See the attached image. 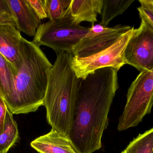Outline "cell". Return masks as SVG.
Listing matches in <instances>:
<instances>
[{
    "label": "cell",
    "instance_id": "obj_1",
    "mask_svg": "<svg viewBox=\"0 0 153 153\" xmlns=\"http://www.w3.org/2000/svg\"><path fill=\"white\" fill-rule=\"evenodd\" d=\"M117 70H96L81 79L69 138L77 153H92L102 147L108 115L118 89Z\"/></svg>",
    "mask_w": 153,
    "mask_h": 153
},
{
    "label": "cell",
    "instance_id": "obj_2",
    "mask_svg": "<svg viewBox=\"0 0 153 153\" xmlns=\"http://www.w3.org/2000/svg\"><path fill=\"white\" fill-rule=\"evenodd\" d=\"M22 58L13 92L5 102L13 114L35 112L44 106L48 76L53 65L39 46L22 39Z\"/></svg>",
    "mask_w": 153,
    "mask_h": 153
},
{
    "label": "cell",
    "instance_id": "obj_3",
    "mask_svg": "<svg viewBox=\"0 0 153 153\" xmlns=\"http://www.w3.org/2000/svg\"><path fill=\"white\" fill-rule=\"evenodd\" d=\"M72 54L58 53L48 76L44 106L52 129L69 137L81 79L72 66Z\"/></svg>",
    "mask_w": 153,
    "mask_h": 153
},
{
    "label": "cell",
    "instance_id": "obj_4",
    "mask_svg": "<svg viewBox=\"0 0 153 153\" xmlns=\"http://www.w3.org/2000/svg\"><path fill=\"white\" fill-rule=\"evenodd\" d=\"M89 29L90 28L82 27L74 21L68 7L62 18L40 24L32 42L39 47L51 48L57 54H72Z\"/></svg>",
    "mask_w": 153,
    "mask_h": 153
},
{
    "label": "cell",
    "instance_id": "obj_5",
    "mask_svg": "<svg viewBox=\"0 0 153 153\" xmlns=\"http://www.w3.org/2000/svg\"><path fill=\"white\" fill-rule=\"evenodd\" d=\"M153 106V69L140 72L128 90L127 102L118 125L124 131L138 125Z\"/></svg>",
    "mask_w": 153,
    "mask_h": 153
},
{
    "label": "cell",
    "instance_id": "obj_6",
    "mask_svg": "<svg viewBox=\"0 0 153 153\" xmlns=\"http://www.w3.org/2000/svg\"><path fill=\"white\" fill-rule=\"evenodd\" d=\"M135 30L132 27L112 46L93 55L78 58L72 55V66L77 77L84 79L89 74L105 67H112L118 71L126 64L125 49Z\"/></svg>",
    "mask_w": 153,
    "mask_h": 153
},
{
    "label": "cell",
    "instance_id": "obj_7",
    "mask_svg": "<svg viewBox=\"0 0 153 153\" xmlns=\"http://www.w3.org/2000/svg\"><path fill=\"white\" fill-rule=\"evenodd\" d=\"M141 19L140 27L128 42L124 57L126 64L142 72L153 69V28L143 18Z\"/></svg>",
    "mask_w": 153,
    "mask_h": 153
},
{
    "label": "cell",
    "instance_id": "obj_8",
    "mask_svg": "<svg viewBox=\"0 0 153 153\" xmlns=\"http://www.w3.org/2000/svg\"><path fill=\"white\" fill-rule=\"evenodd\" d=\"M132 28L120 24L112 28L104 27L100 23L92 25L89 32L75 46L72 54L78 58L93 55L112 46Z\"/></svg>",
    "mask_w": 153,
    "mask_h": 153
},
{
    "label": "cell",
    "instance_id": "obj_9",
    "mask_svg": "<svg viewBox=\"0 0 153 153\" xmlns=\"http://www.w3.org/2000/svg\"><path fill=\"white\" fill-rule=\"evenodd\" d=\"M22 38L15 25L0 24V53L16 72L21 60Z\"/></svg>",
    "mask_w": 153,
    "mask_h": 153
},
{
    "label": "cell",
    "instance_id": "obj_10",
    "mask_svg": "<svg viewBox=\"0 0 153 153\" xmlns=\"http://www.w3.org/2000/svg\"><path fill=\"white\" fill-rule=\"evenodd\" d=\"M14 18L16 27L19 31L30 37H34L41 24L39 18L27 0H6Z\"/></svg>",
    "mask_w": 153,
    "mask_h": 153
},
{
    "label": "cell",
    "instance_id": "obj_11",
    "mask_svg": "<svg viewBox=\"0 0 153 153\" xmlns=\"http://www.w3.org/2000/svg\"><path fill=\"white\" fill-rule=\"evenodd\" d=\"M30 146L39 153H77L68 137L53 129L36 138Z\"/></svg>",
    "mask_w": 153,
    "mask_h": 153
},
{
    "label": "cell",
    "instance_id": "obj_12",
    "mask_svg": "<svg viewBox=\"0 0 153 153\" xmlns=\"http://www.w3.org/2000/svg\"><path fill=\"white\" fill-rule=\"evenodd\" d=\"M104 0H72L69 7L74 21L77 24L83 21L93 25L98 14H101Z\"/></svg>",
    "mask_w": 153,
    "mask_h": 153
},
{
    "label": "cell",
    "instance_id": "obj_13",
    "mask_svg": "<svg viewBox=\"0 0 153 153\" xmlns=\"http://www.w3.org/2000/svg\"><path fill=\"white\" fill-rule=\"evenodd\" d=\"M13 115L8 110L5 117L4 129L0 135V153H7L19 140L18 125Z\"/></svg>",
    "mask_w": 153,
    "mask_h": 153
},
{
    "label": "cell",
    "instance_id": "obj_14",
    "mask_svg": "<svg viewBox=\"0 0 153 153\" xmlns=\"http://www.w3.org/2000/svg\"><path fill=\"white\" fill-rule=\"evenodd\" d=\"M16 72L0 53V92L5 102L12 94Z\"/></svg>",
    "mask_w": 153,
    "mask_h": 153
},
{
    "label": "cell",
    "instance_id": "obj_15",
    "mask_svg": "<svg viewBox=\"0 0 153 153\" xmlns=\"http://www.w3.org/2000/svg\"><path fill=\"white\" fill-rule=\"evenodd\" d=\"M134 0H104L100 24L107 27L115 17L122 14L134 2Z\"/></svg>",
    "mask_w": 153,
    "mask_h": 153
},
{
    "label": "cell",
    "instance_id": "obj_16",
    "mask_svg": "<svg viewBox=\"0 0 153 153\" xmlns=\"http://www.w3.org/2000/svg\"><path fill=\"white\" fill-rule=\"evenodd\" d=\"M153 150V128L130 142L125 151L127 153H152Z\"/></svg>",
    "mask_w": 153,
    "mask_h": 153
},
{
    "label": "cell",
    "instance_id": "obj_17",
    "mask_svg": "<svg viewBox=\"0 0 153 153\" xmlns=\"http://www.w3.org/2000/svg\"><path fill=\"white\" fill-rule=\"evenodd\" d=\"M72 0H45L49 21L56 20L62 17L70 6Z\"/></svg>",
    "mask_w": 153,
    "mask_h": 153
},
{
    "label": "cell",
    "instance_id": "obj_18",
    "mask_svg": "<svg viewBox=\"0 0 153 153\" xmlns=\"http://www.w3.org/2000/svg\"><path fill=\"white\" fill-rule=\"evenodd\" d=\"M141 6L137 8L140 18H143L153 28V0H139Z\"/></svg>",
    "mask_w": 153,
    "mask_h": 153
},
{
    "label": "cell",
    "instance_id": "obj_19",
    "mask_svg": "<svg viewBox=\"0 0 153 153\" xmlns=\"http://www.w3.org/2000/svg\"><path fill=\"white\" fill-rule=\"evenodd\" d=\"M12 24L16 26L6 0H0V24Z\"/></svg>",
    "mask_w": 153,
    "mask_h": 153
},
{
    "label": "cell",
    "instance_id": "obj_20",
    "mask_svg": "<svg viewBox=\"0 0 153 153\" xmlns=\"http://www.w3.org/2000/svg\"><path fill=\"white\" fill-rule=\"evenodd\" d=\"M27 1L40 19L48 18L45 0H27Z\"/></svg>",
    "mask_w": 153,
    "mask_h": 153
},
{
    "label": "cell",
    "instance_id": "obj_21",
    "mask_svg": "<svg viewBox=\"0 0 153 153\" xmlns=\"http://www.w3.org/2000/svg\"><path fill=\"white\" fill-rule=\"evenodd\" d=\"M8 110L6 102L0 92V135L4 129L5 117Z\"/></svg>",
    "mask_w": 153,
    "mask_h": 153
},
{
    "label": "cell",
    "instance_id": "obj_22",
    "mask_svg": "<svg viewBox=\"0 0 153 153\" xmlns=\"http://www.w3.org/2000/svg\"><path fill=\"white\" fill-rule=\"evenodd\" d=\"M121 153H127L126 152V151H123V152H121Z\"/></svg>",
    "mask_w": 153,
    "mask_h": 153
},
{
    "label": "cell",
    "instance_id": "obj_23",
    "mask_svg": "<svg viewBox=\"0 0 153 153\" xmlns=\"http://www.w3.org/2000/svg\"><path fill=\"white\" fill-rule=\"evenodd\" d=\"M152 153H153V152H152Z\"/></svg>",
    "mask_w": 153,
    "mask_h": 153
}]
</instances>
